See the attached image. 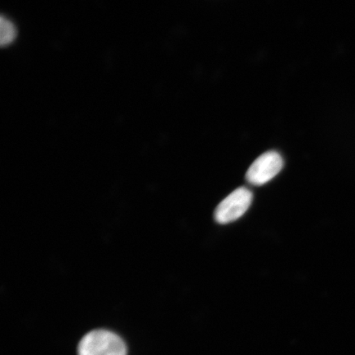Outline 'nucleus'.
<instances>
[{
	"label": "nucleus",
	"instance_id": "nucleus-2",
	"mask_svg": "<svg viewBox=\"0 0 355 355\" xmlns=\"http://www.w3.org/2000/svg\"><path fill=\"white\" fill-rule=\"evenodd\" d=\"M252 201V193L250 189L241 187L222 201L214 213L215 220L219 224L232 223L243 216Z\"/></svg>",
	"mask_w": 355,
	"mask_h": 355
},
{
	"label": "nucleus",
	"instance_id": "nucleus-3",
	"mask_svg": "<svg viewBox=\"0 0 355 355\" xmlns=\"http://www.w3.org/2000/svg\"><path fill=\"white\" fill-rule=\"evenodd\" d=\"M284 166L282 155L277 152H268L256 159L248 168L246 180L252 185H263L268 183L282 170Z\"/></svg>",
	"mask_w": 355,
	"mask_h": 355
},
{
	"label": "nucleus",
	"instance_id": "nucleus-1",
	"mask_svg": "<svg viewBox=\"0 0 355 355\" xmlns=\"http://www.w3.org/2000/svg\"><path fill=\"white\" fill-rule=\"evenodd\" d=\"M78 352V355H127V346L115 333L95 330L83 336Z\"/></svg>",
	"mask_w": 355,
	"mask_h": 355
},
{
	"label": "nucleus",
	"instance_id": "nucleus-4",
	"mask_svg": "<svg viewBox=\"0 0 355 355\" xmlns=\"http://www.w3.org/2000/svg\"><path fill=\"white\" fill-rule=\"evenodd\" d=\"M0 43L2 46L10 43L16 35L15 25L10 20L4 19L3 16L0 17Z\"/></svg>",
	"mask_w": 355,
	"mask_h": 355
}]
</instances>
